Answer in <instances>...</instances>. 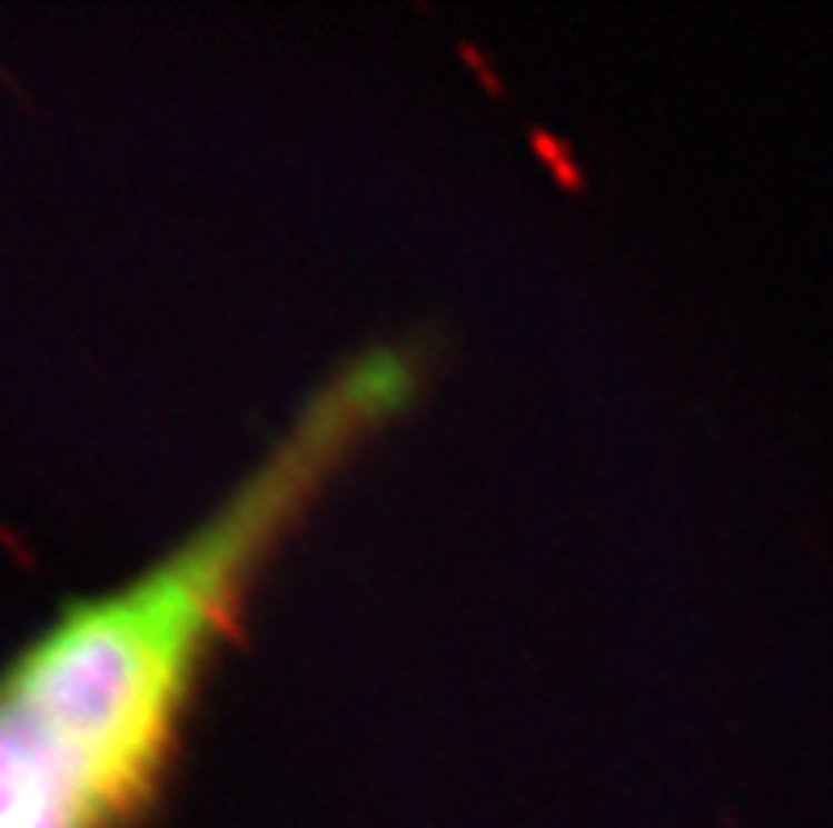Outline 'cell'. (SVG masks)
<instances>
[{
  "mask_svg": "<svg viewBox=\"0 0 833 828\" xmlns=\"http://www.w3.org/2000/svg\"><path fill=\"white\" fill-rule=\"evenodd\" d=\"M415 393L406 347H368L300 402L187 537L68 605L0 677V828H119L152 795L216 642L347 457Z\"/></svg>",
  "mask_w": 833,
  "mask_h": 828,
  "instance_id": "6da1fadb",
  "label": "cell"
}]
</instances>
